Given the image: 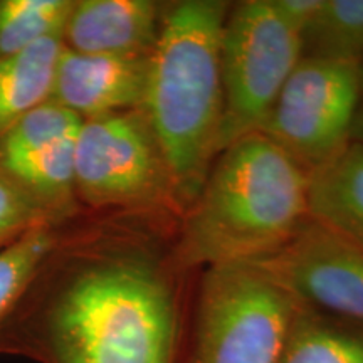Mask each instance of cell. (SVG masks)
I'll list each match as a JSON object with an SVG mask.
<instances>
[{
  "instance_id": "cell-15",
  "label": "cell",
  "mask_w": 363,
  "mask_h": 363,
  "mask_svg": "<svg viewBox=\"0 0 363 363\" xmlns=\"http://www.w3.org/2000/svg\"><path fill=\"white\" fill-rule=\"evenodd\" d=\"M303 57L360 62L363 59V0H323L301 33Z\"/></svg>"
},
{
  "instance_id": "cell-10",
  "label": "cell",
  "mask_w": 363,
  "mask_h": 363,
  "mask_svg": "<svg viewBox=\"0 0 363 363\" xmlns=\"http://www.w3.org/2000/svg\"><path fill=\"white\" fill-rule=\"evenodd\" d=\"M148 57L83 54L62 49L52 99L81 120L142 108Z\"/></svg>"
},
{
  "instance_id": "cell-20",
  "label": "cell",
  "mask_w": 363,
  "mask_h": 363,
  "mask_svg": "<svg viewBox=\"0 0 363 363\" xmlns=\"http://www.w3.org/2000/svg\"><path fill=\"white\" fill-rule=\"evenodd\" d=\"M350 142L363 143V59L360 61V86H358V103L355 118H353Z\"/></svg>"
},
{
  "instance_id": "cell-11",
  "label": "cell",
  "mask_w": 363,
  "mask_h": 363,
  "mask_svg": "<svg viewBox=\"0 0 363 363\" xmlns=\"http://www.w3.org/2000/svg\"><path fill=\"white\" fill-rule=\"evenodd\" d=\"M163 9L155 0H72L62 44L83 54L145 56L157 43Z\"/></svg>"
},
{
  "instance_id": "cell-16",
  "label": "cell",
  "mask_w": 363,
  "mask_h": 363,
  "mask_svg": "<svg viewBox=\"0 0 363 363\" xmlns=\"http://www.w3.org/2000/svg\"><path fill=\"white\" fill-rule=\"evenodd\" d=\"M72 0H0V61L61 34Z\"/></svg>"
},
{
  "instance_id": "cell-6",
  "label": "cell",
  "mask_w": 363,
  "mask_h": 363,
  "mask_svg": "<svg viewBox=\"0 0 363 363\" xmlns=\"http://www.w3.org/2000/svg\"><path fill=\"white\" fill-rule=\"evenodd\" d=\"M74 184L83 211L150 214L175 203L169 170L142 108L83 120Z\"/></svg>"
},
{
  "instance_id": "cell-18",
  "label": "cell",
  "mask_w": 363,
  "mask_h": 363,
  "mask_svg": "<svg viewBox=\"0 0 363 363\" xmlns=\"http://www.w3.org/2000/svg\"><path fill=\"white\" fill-rule=\"evenodd\" d=\"M45 224L56 222L49 219L19 185L0 172V251Z\"/></svg>"
},
{
  "instance_id": "cell-3",
  "label": "cell",
  "mask_w": 363,
  "mask_h": 363,
  "mask_svg": "<svg viewBox=\"0 0 363 363\" xmlns=\"http://www.w3.org/2000/svg\"><path fill=\"white\" fill-rule=\"evenodd\" d=\"M310 174L266 135L217 155L189 207L177 247L184 267L252 262L284 246L310 220Z\"/></svg>"
},
{
  "instance_id": "cell-7",
  "label": "cell",
  "mask_w": 363,
  "mask_h": 363,
  "mask_svg": "<svg viewBox=\"0 0 363 363\" xmlns=\"http://www.w3.org/2000/svg\"><path fill=\"white\" fill-rule=\"evenodd\" d=\"M358 86L360 62L301 57L261 133L315 174L350 145Z\"/></svg>"
},
{
  "instance_id": "cell-12",
  "label": "cell",
  "mask_w": 363,
  "mask_h": 363,
  "mask_svg": "<svg viewBox=\"0 0 363 363\" xmlns=\"http://www.w3.org/2000/svg\"><path fill=\"white\" fill-rule=\"evenodd\" d=\"M310 219L363 251V143L310 175Z\"/></svg>"
},
{
  "instance_id": "cell-4",
  "label": "cell",
  "mask_w": 363,
  "mask_h": 363,
  "mask_svg": "<svg viewBox=\"0 0 363 363\" xmlns=\"http://www.w3.org/2000/svg\"><path fill=\"white\" fill-rule=\"evenodd\" d=\"M299 303L251 262L208 267L184 363H279Z\"/></svg>"
},
{
  "instance_id": "cell-1",
  "label": "cell",
  "mask_w": 363,
  "mask_h": 363,
  "mask_svg": "<svg viewBox=\"0 0 363 363\" xmlns=\"http://www.w3.org/2000/svg\"><path fill=\"white\" fill-rule=\"evenodd\" d=\"M143 214L81 211L0 323V355L35 363H184L185 313Z\"/></svg>"
},
{
  "instance_id": "cell-13",
  "label": "cell",
  "mask_w": 363,
  "mask_h": 363,
  "mask_svg": "<svg viewBox=\"0 0 363 363\" xmlns=\"http://www.w3.org/2000/svg\"><path fill=\"white\" fill-rule=\"evenodd\" d=\"M62 49L61 34H54L0 61V135L52 99Z\"/></svg>"
},
{
  "instance_id": "cell-8",
  "label": "cell",
  "mask_w": 363,
  "mask_h": 363,
  "mask_svg": "<svg viewBox=\"0 0 363 363\" xmlns=\"http://www.w3.org/2000/svg\"><path fill=\"white\" fill-rule=\"evenodd\" d=\"M83 120L49 99L0 135V172L56 224L83 208L76 199L74 150Z\"/></svg>"
},
{
  "instance_id": "cell-14",
  "label": "cell",
  "mask_w": 363,
  "mask_h": 363,
  "mask_svg": "<svg viewBox=\"0 0 363 363\" xmlns=\"http://www.w3.org/2000/svg\"><path fill=\"white\" fill-rule=\"evenodd\" d=\"M279 363H363V325L299 305Z\"/></svg>"
},
{
  "instance_id": "cell-17",
  "label": "cell",
  "mask_w": 363,
  "mask_h": 363,
  "mask_svg": "<svg viewBox=\"0 0 363 363\" xmlns=\"http://www.w3.org/2000/svg\"><path fill=\"white\" fill-rule=\"evenodd\" d=\"M65 224V222H62ZM61 224H45L30 230L16 244L0 251V323L27 281L51 247Z\"/></svg>"
},
{
  "instance_id": "cell-9",
  "label": "cell",
  "mask_w": 363,
  "mask_h": 363,
  "mask_svg": "<svg viewBox=\"0 0 363 363\" xmlns=\"http://www.w3.org/2000/svg\"><path fill=\"white\" fill-rule=\"evenodd\" d=\"M251 264L264 271L299 305L363 325V251L315 220Z\"/></svg>"
},
{
  "instance_id": "cell-19",
  "label": "cell",
  "mask_w": 363,
  "mask_h": 363,
  "mask_svg": "<svg viewBox=\"0 0 363 363\" xmlns=\"http://www.w3.org/2000/svg\"><path fill=\"white\" fill-rule=\"evenodd\" d=\"M279 16L301 35L320 11L323 0H271Z\"/></svg>"
},
{
  "instance_id": "cell-2",
  "label": "cell",
  "mask_w": 363,
  "mask_h": 363,
  "mask_svg": "<svg viewBox=\"0 0 363 363\" xmlns=\"http://www.w3.org/2000/svg\"><path fill=\"white\" fill-rule=\"evenodd\" d=\"M229 2L165 4L148 57L142 111L169 170L175 202L190 207L219 155L224 108L220 40Z\"/></svg>"
},
{
  "instance_id": "cell-5",
  "label": "cell",
  "mask_w": 363,
  "mask_h": 363,
  "mask_svg": "<svg viewBox=\"0 0 363 363\" xmlns=\"http://www.w3.org/2000/svg\"><path fill=\"white\" fill-rule=\"evenodd\" d=\"M301 57V35L271 0H244L230 7L220 40L219 153L244 136L261 133Z\"/></svg>"
}]
</instances>
